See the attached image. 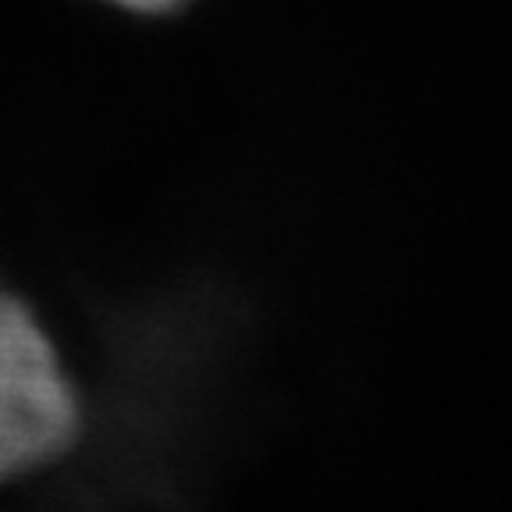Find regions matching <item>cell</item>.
<instances>
[{
    "label": "cell",
    "instance_id": "6da1fadb",
    "mask_svg": "<svg viewBox=\"0 0 512 512\" xmlns=\"http://www.w3.org/2000/svg\"><path fill=\"white\" fill-rule=\"evenodd\" d=\"M86 431V406L32 306L0 285V484L61 463Z\"/></svg>",
    "mask_w": 512,
    "mask_h": 512
},
{
    "label": "cell",
    "instance_id": "7a4b0ae2",
    "mask_svg": "<svg viewBox=\"0 0 512 512\" xmlns=\"http://www.w3.org/2000/svg\"><path fill=\"white\" fill-rule=\"evenodd\" d=\"M111 4H121V8H132V11H168L175 8L178 0H111Z\"/></svg>",
    "mask_w": 512,
    "mask_h": 512
}]
</instances>
